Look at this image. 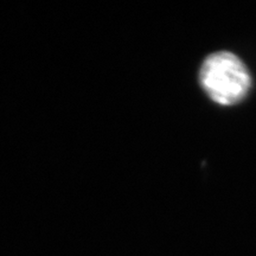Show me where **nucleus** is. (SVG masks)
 I'll return each instance as SVG.
<instances>
[{
    "label": "nucleus",
    "mask_w": 256,
    "mask_h": 256,
    "mask_svg": "<svg viewBox=\"0 0 256 256\" xmlns=\"http://www.w3.org/2000/svg\"><path fill=\"white\" fill-rule=\"evenodd\" d=\"M200 81L211 100L222 106L238 104L252 86L247 66L229 51H220L206 57L200 66Z\"/></svg>",
    "instance_id": "nucleus-1"
}]
</instances>
